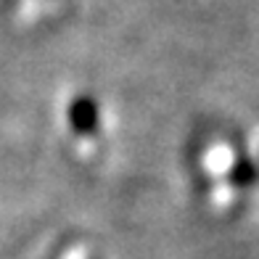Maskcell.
<instances>
[{
	"label": "cell",
	"instance_id": "7a4b0ae2",
	"mask_svg": "<svg viewBox=\"0 0 259 259\" xmlns=\"http://www.w3.org/2000/svg\"><path fill=\"white\" fill-rule=\"evenodd\" d=\"M254 178H256V169L249 161H241L238 167L233 169V183L235 185H249V183H254Z\"/></svg>",
	"mask_w": 259,
	"mask_h": 259
},
{
	"label": "cell",
	"instance_id": "6da1fadb",
	"mask_svg": "<svg viewBox=\"0 0 259 259\" xmlns=\"http://www.w3.org/2000/svg\"><path fill=\"white\" fill-rule=\"evenodd\" d=\"M69 119H72V127L77 130V133H93L98 124V106L93 103V98L82 96L77 101H72V106H69Z\"/></svg>",
	"mask_w": 259,
	"mask_h": 259
}]
</instances>
